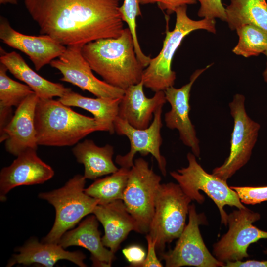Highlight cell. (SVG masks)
<instances>
[{"label":"cell","mask_w":267,"mask_h":267,"mask_svg":"<svg viewBox=\"0 0 267 267\" xmlns=\"http://www.w3.org/2000/svg\"><path fill=\"white\" fill-rule=\"evenodd\" d=\"M260 218L259 213L247 207L230 213L228 216L227 232L213 246L214 256L224 263L248 257L247 251L250 244L267 239V231L253 224Z\"/></svg>","instance_id":"obj_11"},{"label":"cell","mask_w":267,"mask_h":267,"mask_svg":"<svg viewBox=\"0 0 267 267\" xmlns=\"http://www.w3.org/2000/svg\"><path fill=\"white\" fill-rule=\"evenodd\" d=\"M161 181L146 160L138 158L134 161L122 200L136 222L137 233H148Z\"/></svg>","instance_id":"obj_8"},{"label":"cell","mask_w":267,"mask_h":267,"mask_svg":"<svg viewBox=\"0 0 267 267\" xmlns=\"http://www.w3.org/2000/svg\"><path fill=\"white\" fill-rule=\"evenodd\" d=\"M245 101L244 95L236 94L229 104L234 120L229 154L222 165L212 171L213 174L226 181L250 160L261 128L248 115Z\"/></svg>","instance_id":"obj_9"},{"label":"cell","mask_w":267,"mask_h":267,"mask_svg":"<svg viewBox=\"0 0 267 267\" xmlns=\"http://www.w3.org/2000/svg\"><path fill=\"white\" fill-rule=\"evenodd\" d=\"M163 106L158 108L150 125L143 129L135 128L126 120L117 116L114 121L115 132L118 135L126 136L130 143L129 152L116 157L115 162L121 167L130 169L134 165V159L137 153L142 156L151 154L157 161L162 174L166 176L167 162L160 152L162 143L161 130L163 126Z\"/></svg>","instance_id":"obj_12"},{"label":"cell","mask_w":267,"mask_h":267,"mask_svg":"<svg viewBox=\"0 0 267 267\" xmlns=\"http://www.w3.org/2000/svg\"><path fill=\"white\" fill-rule=\"evenodd\" d=\"M122 253L126 259L132 266L141 267L143 263L146 254L144 250L140 246L132 245L125 248Z\"/></svg>","instance_id":"obj_33"},{"label":"cell","mask_w":267,"mask_h":267,"mask_svg":"<svg viewBox=\"0 0 267 267\" xmlns=\"http://www.w3.org/2000/svg\"><path fill=\"white\" fill-rule=\"evenodd\" d=\"M18 0H0V4H10L16 5L18 3Z\"/></svg>","instance_id":"obj_37"},{"label":"cell","mask_w":267,"mask_h":267,"mask_svg":"<svg viewBox=\"0 0 267 267\" xmlns=\"http://www.w3.org/2000/svg\"><path fill=\"white\" fill-rule=\"evenodd\" d=\"M196 157L192 152L188 153V166L171 172L170 174L192 201L199 204L203 203L205 197L199 191L205 192L218 207L221 223L226 226L228 215L224 207L227 205L237 209L246 207L236 192L227 185L226 180L206 172L197 162Z\"/></svg>","instance_id":"obj_7"},{"label":"cell","mask_w":267,"mask_h":267,"mask_svg":"<svg viewBox=\"0 0 267 267\" xmlns=\"http://www.w3.org/2000/svg\"><path fill=\"white\" fill-rule=\"evenodd\" d=\"M143 87L141 80L125 90L118 115L132 127L139 129L147 128L156 110L167 102L163 91L156 92L152 97L148 98L144 93Z\"/></svg>","instance_id":"obj_18"},{"label":"cell","mask_w":267,"mask_h":267,"mask_svg":"<svg viewBox=\"0 0 267 267\" xmlns=\"http://www.w3.org/2000/svg\"><path fill=\"white\" fill-rule=\"evenodd\" d=\"M83 45L67 46L63 54L50 62L51 66L58 70L62 75L60 80L88 91L97 97L122 98L125 90L114 87L94 76L82 54Z\"/></svg>","instance_id":"obj_13"},{"label":"cell","mask_w":267,"mask_h":267,"mask_svg":"<svg viewBox=\"0 0 267 267\" xmlns=\"http://www.w3.org/2000/svg\"><path fill=\"white\" fill-rule=\"evenodd\" d=\"M140 0H123L119 11L123 22H125L130 29L134 44H139L136 33V18L141 15Z\"/></svg>","instance_id":"obj_29"},{"label":"cell","mask_w":267,"mask_h":267,"mask_svg":"<svg viewBox=\"0 0 267 267\" xmlns=\"http://www.w3.org/2000/svg\"><path fill=\"white\" fill-rule=\"evenodd\" d=\"M175 12L176 20L174 29L170 31L167 27L161 51L157 56L151 58L143 71L142 80L144 86L155 92L164 91L174 85L176 74L172 70V61L176 51L187 35L200 29L214 34L216 32L215 19L192 20L187 14L186 5L178 7Z\"/></svg>","instance_id":"obj_4"},{"label":"cell","mask_w":267,"mask_h":267,"mask_svg":"<svg viewBox=\"0 0 267 267\" xmlns=\"http://www.w3.org/2000/svg\"><path fill=\"white\" fill-rule=\"evenodd\" d=\"M0 39L9 46L27 55L39 71L65 51L66 46L49 36H31L21 33L11 26L7 18L0 16Z\"/></svg>","instance_id":"obj_15"},{"label":"cell","mask_w":267,"mask_h":267,"mask_svg":"<svg viewBox=\"0 0 267 267\" xmlns=\"http://www.w3.org/2000/svg\"><path fill=\"white\" fill-rule=\"evenodd\" d=\"M140 5L157 3L162 10H166L168 14L175 12L178 7L196 3V0H140Z\"/></svg>","instance_id":"obj_32"},{"label":"cell","mask_w":267,"mask_h":267,"mask_svg":"<svg viewBox=\"0 0 267 267\" xmlns=\"http://www.w3.org/2000/svg\"><path fill=\"white\" fill-rule=\"evenodd\" d=\"M130 169L121 167L116 172L104 178H97L85 192L98 201V204L122 200L127 184Z\"/></svg>","instance_id":"obj_26"},{"label":"cell","mask_w":267,"mask_h":267,"mask_svg":"<svg viewBox=\"0 0 267 267\" xmlns=\"http://www.w3.org/2000/svg\"><path fill=\"white\" fill-rule=\"evenodd\" d=\"M0 63L17 79L24 82L40 99H51L63 96L71 90L60 83L51 82L39 75L26 63L16 51H5L0 47Z\"/></svg>","instance_id":"obj_22"},{"label":"cell","mask_w":267,"mask_h":267,"mask_svg":"<svg viewBox=\"0 0 267 267\" xmlns=\"http://www.w3.org/2000/svg\"><path fill=\"white\" fill-rule=\"evenodd\" d=\"M264 254L267 255V249H266L264 251Z\"/></svg>","instance_id":"obj_39"},{"label":"cell","mask_w":267,"mask_h":267,"mask_svg":"<svg viewBox=\"0 0 267 267\" xmlns=\"http://www.w3.org/2000/svg\"><path fill=\"white\" fill-rule=\"evenodd\" d=\"M58 243L40 242L31 238L16 249L18 254L13 255L6 265L10 267L16 264L28 266L38 263L44 267H52L59 260H69L80 267H86L84 260L85 255L80 251L65 250Z\"/></svg>","instance_id":"obj_20"},{"label":"cell","mask_w":267,"mask_h":267,"mask_svg":"<svg viewBox=\"0 0 267 267\" xmlns=\"http://www.w3.org/2000/svg\"><path fill=\"white\" fill-rule=\"evenodd\" d=\"M224 267H267V260L229 261L225 263Z\"/></svg>","instance_id":"obj_35"},{"label":"cell","mask_w":267,"mask_h":267,"mask_svg":"<svg viewBox=\"0 0 267 267\" xmlns=\"http://www.w3.org/2000/svg\"><path fill=\"white\" fill-rule=\"evenodd\" d=\"M92 214L103 226L104 234L101 238L103 244L114 254L131 231L137 232L136 222L122 200L98 204Z\"/></svg>","instance_id":"obj_19"},{"label":"cell","mask_w":267,"mask_h":267,"mask_svg":"<svg viewBox=\"0 0 267 267\" xmlns=\"http://www.w3.org/2000/svg\"><path fill=\"white\" fill-rule=\"evenodd\" d=\"M200 3L197 15L203 18H219L226 21V13L222 0H196Z\"/></svg>","instance_id":"obj_31"},{"label":"cell","mask_w":267,"mask_h":267,"mask_svg":"<svg viewBox=\"0 0 267 267\" xmlns=\"http://www.w3.org/2000/svg\"><path fill=\"white\" fill-rule=\"evenodd\" d=\"M121 98H96L84 96L70 90L58 100L65 105L82 108L91 113L98 127V131L113 134L114 121L118 115Z\"/></svg>","instance_id":"obj_24"},{"label":"cell","mask_w":267,"mask_h":267,"mask_svg":"<svg viewBox=\"0 0 267 267\" xmlns=\"http://www.w3.org/2000/svg\"><path fill=\"white\" fill-rule=\"evenodd\" d=\"M211 65L195 70L191 75L189 82L181 88L177 89L172 86L164 91L166 100L171 105L170 110L164 115L166 127L171 130H177L182 143L190 147L198 158L200 154L199 140L189 117L190 91L196 79Z\"/></svg>","instance_id":"obj_14"},{"label":"cell","mask_w":267,"mask_h":267,"mask_svg":"<svg viewBox=\"0 0 267 267\" xmlns=\"http://www.w3.org/2000/svg\"><path fill=\"white\" fill-rule=\"evenodd\" d=\"M188 222L178 238L174 248L160 254L166 267L194 266L224 267L225 263L218 260L205 245L199 226L205 224L203 214H198L194 204H190Z\"/></svg>","instance_id":"obj_10"},{"label":"cell","mask_w":267,"mask_h":267,"mask_svg":"<svg viewBox=\"0 0 267 267\" xmlns=\"http://www.w3.org/2000/svg\"><path fill=\"white\" fill-rule=\"evenodd\" d=\"M86 178L78 174L62 187L39 194L55 210V219L50 231L41 242L58 243L63 235L73 228L82 218L92 213L98 201L85 192Z\"/></svg>","instance_id":"obj_5"},{"label":"cell","mask_w":267,"mask_h":267,"mask_svg":"<svg viewBox=\"0 0 267 267\" xmlns=\"http://www.w3.org/2000/svg\"><path fill=\"white\" fill-rule=\"evenodd\" d=\"M98 220L93 214L88 216L79 225L65 232L58 244L64 248L72 246L89 250L94 267H111L115 259L114 253L104 246L98 229Z\"/></svg>","instance_id":"obj_21"},{"label":"cell","mask_w":267,"mask_h":267,"mask_svg":"<svg viewBox=\"0 0 267 267\" xmlns=\"http://www.w3.org/2000/svg\"><path fill=\"white\" fill-rule=\"evenodd\" d=\"M82 53L92 70L114 87L125 90L142 80L145 67L136 56L128 28H124L118 37L84 44Z\"/></svg>","instance_id":"obj_2"},{"label":"cell","mask_w":267,"mask_h":267,"mask_svg":"<svg viewBox=\"0 0 267 267\" xmlns=\"http://www.w3.org/2000/svg\"><path fill=\"white\" fill-rule=\"evenodd\" d=\"M39 97L34 92L17 107L11 121L0 134V142L5 141V150L17 156L29 149L37 150L35 124V110Z\"/></svg>","instance_id":"obj_17"},{"label":"cell","mask_w":267,"mask_h":267,"mask_svg":"<svg viewBox=\"0 0 267 267\" xmlns=\"http://www.w3.org/2000/svg\"><path fill=\"white\" fill-rule=\"evenodd\" d=\"M147 253L141 267H162L163 264L156 255V241L148 234H146Z\"/></svg>","instance_id":"obj_34"},{"label":"cell","mask_w":267,"mask_h":267,"mask_svg":"<svg viewBox=\"0 0 267 267\" xmlns=\"http://www.w3.org/2000/svg\"><path fill=\"white\" fill-rule=\"evenodd\" d=\"M267 58V48L266 50L263 53ZM263 78L264 79V81L265 82L267 83V65L265 70H264L263 73Z\"/></svg>","instance_id":"obj_38"},{"label":"cell","mask_w":267,"mask_h":267,"mask_svg":"<svg viewBox=\"0 0 267 267\" xmlns=\"http://www.w3.org/2000/svg\"><path fill=\"white\" fill-rule=\"evenodd\" d=\"M42 35L69 46L117 38L123 31L122 0H24Z\"/></svg>","instance_id":"obj_1"},{"label":"cell","mask_w":267,"mask_h":267,"mask_svg":"<svg viewBox=\"0 0 267 267\" xmlns=\"http://www.w3.org/2000/svg\"><path fill=\"white\" fill-rule=\"evenodd\" d=\"M237 193L241 202L247 205H255L267 201V186H230Z\"/></svg>","instance_id":"obj_30"},{"label":"cell","mask_w":267,"mask_h":267,"mask_svg":"<svg viewBox=\"0 0 267 267\" xmlns=\"http://www.w3.org/2000/svg\"><path fill=\"white\" fill-rule=\"evenodd\" d=\"M35 124L38 145L73 146L91 133L98 131L93 117L77 113L52 98H39Z\"/></svg>","instance_id":"obj_3"},{"label":"cell","mask_w":267,"mask_h":267,"mask_svg":"<svg viewBox=\"0 0 267 267\" xmlns=\"http://www.w3.org/2000/svg\"><path fill=\"white\" fill-rule=\"evenodd\" d=\"M12 107L0 106V134H2L13 117Z\"/></svg>","instance_id":"obj_36"},{"label":"cell","mask_w":267,"mask_h":267,"mask_svg":"<svg viewBox=\"0 0 267 267\" xmlns=\"http://www.w3.org/2000/svg\"><path fill=\"white\" fill-rule=\"evenodd\" d=\"M239 37L232 52L245 57L258 56L267 48V33L253 25H245L236 30Z\"/></svg>","instance_id":"obj_27"},{"label":"cell","mask_w":267,"mask_h":267,"mask_svg":"<svg viewBox=\"0 0 267 267\" xmlns=\"http://www.w3.org/2000/svg\"><path fill=\"white\" fill-rule=\"evenodd\" d=\"M29 149L19 154L11 165L0 173V200H6V195L13 188L22 185L42 184L54 175L53 169Z\"/></svg>","instance_id":"obj_16"},{"label":"cell","mask_w":267,"mask_h":267,"mask_svg":"<svg viewBox=\"0 0 267 267\" xmlns=\"http://www.w3.org/2000/svg\"><path fill=\"white\" fill-rule=\"evenodd\" d=\"M6 67L0 63V106L17 107L34 91L28 85L13 80Z\"/></svg>","instance_id":"obj_28"},{"label":"cell","mask_w":267,"mask_h":267,"mask_svg":"<svg viewBox=\"0 0 267 267\" xmlns=\"http://www.w3.org/2000/svg\"><path fill=\"white\" fill-rule=\"evenodd\" d=\"M72 152L77 161L83 164L86 179H96L119 169L112 160L114 150L111 145L99 147L93 140L86 139L77 143Z\"/></svg>","instance_id":"obj_23"},{"label":"cell","mask_w":267,"mask_h":267,"mask_svg":"<svg viewBox=\"0 0 267 267\" xmlns=\"http://www.w3.org/2000/svg\"><path fill=\"white\" fill-rule=\"evenodd\" d=\"M192 200L178 183L161 184L155 201V209L148 233L156 241L159 254L166 246L178 239L186 226Z\"/></svg>","instance_id":"obj_6"},{"label":"cell","mask_w":267,"mask_h":267,"mask_svg":"<svg viewBox=\"0 0 267 267\" xmlns=\"http://www.w3.org/2000/svg\"><path fill=\"white\" fill-rule=\"evenodd\" d=\"M225 10V22L231 30L249 24L257 26L267 33L266 0H230Z\"/></svg>","instance_id":"obj_25"}]
</instances>
